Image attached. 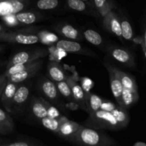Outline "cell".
<instances>
[{
  "mask_svg": "<svg viewBox=\"0 0 146 146\" xmlns=\"http://www.w3.org/2000/svg\"><path fill=\"white\" fill-rule=\"evenodd\" d=\"M58 5V0H38L36 6L39 9H53Z\"/></svg>",
  "mask_w": 146,
  "mask_h": 146,
  "instance_id": "28",
  "label": "cell"
},
{
  "mask_svg": "<svg viewBox=\"0 0 146 146\" xmlns=\"http://www.w3.org/2000/svg\"><path fill=\"white\" fill-rule=\"evenodd\" d=\"M56 87L57 89H58V91H59L60 94H61L63 96L68 98H73L71 89V88H70L69 84H68V82L66 81V80L57 82Z\"/></svg>",
  "mask_w": 146,
  "mask_h": 146,
  "instance_id": "25",
  "label": "cell"
},
{
  "mask_svg": "<svg viewBox=\"0 0 146 146\" xmlns=\"http://www.w3.org/2000/svg\"><path fill=\"white\" fill-rule=\"evenodd\" d=\"M110 76V82H111V88L112 94L114 98L116 100L117 103L119 106L123 108L122 102V93L123 90V86L122 85L121 80L114 71V68H112L110 66H107Z\"/></svg>",
  "mask_w": 146,
  "mask_h": 146,
  "instance_id": "5",
  "label": "cell"
},
{
  "mask_svg": "<svg viewBox=\"0 0 146 146\" xmlns=\"http://www.w3.org/2000/svg\"><path fill=\"white\" fill-rule=\"evenodd\" d=\"M43 103L45 105L46 108L47 113H48V116L50 117V118H58L60 116V113L58 112V110L55 108V107L49 105L48 103L46 102V101H42Z\"/></svg>",
  "mask_w": 146,
  "mask_h": 146,
  "instance_id": "30",
  "label": "cell"
},
{
  "mask_svg": "<svg viewBox=\"0 0 146 146\" xmlns=\"http://www.w3.org/2000/svg\"><path fill=\"white\" fill-rule=\"evenodd\" d=\"M46 56V53L44 50H36L31 51H21L16 54L8 63L7 68L15 64H25L30 61L39 59Z\"/></svg>",
  "mask_w": 146,
  "mask_h": 146,
  "instance_id": "2",
  "label": "cell"
},
{
  "mask_svg": "<svg viewBox=\"0 0 146 146\" xmlns=\"http://www.w3.org/2000/svg\"><path fill=\"white\" fill-rule=\"evenodd\" d=\"M16 19L19 22L24 24H31L36 21L37 17L32 12H19L15 14Z\"/></svg>",
  "mask_w": 146,
  "mask_h": 146,
  "instance_id": "21",
  "label": "cell"
},
{
  "mask_svg": "<svg viewBox=\"0 0 146 146\" xmlns=\"http://www.w3.org/2000/svg\"><path fill=\"white\" fill-rule=\"evenodd\" d=\"M56 47L58 49L69 53L79 52L82 49L79 43L67 40H60L57 41Z\"/></svg>",
  "mask_w": 146,
  "mask_h": 146,
  "instance_id": "15",
  "label": "cell"
},
{
  "mask_svg": "<svg viewBox=\"0 0 146 146\" xmlns=\"http://www.w3.org/2000/svg\"><path fill=\"white\" fill-rule=\"evenodd\" d=\"M0 145H1V144H0Z\"/></svg>",
  "mask_w": 146,
  "mask_h": 146,
  "instance_id": "43",
  "label": "cell"
},
{
  "mask_svg": "<svg viewBox=\"0 0 146 146\" xmlns=\"http://www.w3.org/2000/svg\"><path fill=\"white\" fill-rule=\"evenodd\" d=\"M91 115L95 121H98L101 125L107 128H110L111 129H118L122 128L111 111L99 109L96 112L91 113Z\"/></svg>",
  "mask_w": 146,
  "mask_h": 146,
  "instance_id": "3",
  "label": "cell"
},
{
  "mask_svg": "<svg viewBox=\"0 0 146 146\" xmlns=\"http://www.w3.org/2000/svg\"><path fill=\"white\" fill-rule=\"evenodd\" d=\"M105 24L112 33L118 37L122 36V30H121V22L116 16L113 13L111 12L106 16Z\"/></svg>",
  "mask_w": 146,
  "mask_h": 146,
  "instance_id": "11",
  "label": "cell"
},
{
  "mask_svg": "<svg viewBox=\"0 0 146 146\" xmlns=\"http://www.w3.org/2000/svg\"><path fill=\"white\" fill-rule=\"evenodd\" d=\"M141 44H142L143 47L144 51H146V29L145 30V32L143 34V38L142 41H141Z\"/></svg>",
  "mask_w": 146,
  "mask_h": 146,
  "instance_id": "37",
  "label": "cell"
},
{
  "mask_svg": "<svg viewBox=\"0 0 146 146\" xmlns=\"http://www.w3.org/2000/svg\"><path fill=\"white\" fill-rule=\"evenodd\" d=\"M83 1H88V0H83Z\"/></svg>",
  "mask_w": 146,
  "mask_h": 146,
  "instance_id": "42",
  "label": "cell"
},
{
  "mask_svg": "<svg viewBox=\"0 0 146 146\" xmlns=\"http://www.w3.org/2000/svg\"><path fill=\"white\" fill-rule=\"evenodd\" d=\"M0 124L9 132L12 131L14 129V122L12 118L1 108H0Z\"/></svg>",
  "mask_w": 146,
  "mask_h": 146,
  "instance_id": "24",
  "label": "cell"
},
{
  "mask_svg": "<svg viewBox=\"0 0 146 146\" xmlns=\"http://www.w3.org/2000/svg\"><path fill=\"white\" fill-rule=\"evenodd\" d=\"M61 33L66 38H70V39H77L79 36L78 30L76 29L74 27L69 24L64 25L61 28Z\"/></svg>",
  "mask_w": 146,
  "mask_h": 146,
  "instance_id": "26",
  "label": "cell"
},
{
  "mask_svg": "<svg viewBox=\"0 0 146 146\" xmlns=\"http://www.w3.org/2000/svg\"><path fill=\"white\" fill-rule=\"evenodd\" d=\"M106 1L107 0H94V4L98 9H102L105 6Z\"/></svg>",
  "mask_w": 146,
  "mask_h": 146,
  "instance_id": "36",
  "label": "cell"
},
{
  "mask_svg": "<svg viewBox=\"0 0 146 146\" xmlns=\"http://www.w3.org/2000/svg\"><path fill=\"white\" fill-rule=\"evenodd\" d=\"M9 133H10L9 131L7 129H6L4 126H2V125L0 124V134H3V135H4V134H8Z\"/></svg>",
  "mask_w": 146,
  "mask_h": 146,
  "instance_id": "38",
  "label": "cell"
},
{
  "mask_svg": "<svg viewBox=\"0 0 146 146\" xmlns=\"http://www.w3.org/2000/svg\"><path fill=\"white\" fill-rule=\"evenodd\" d=\"M24 8V3L20 0H0V17L16 14Z\"/></svg>",
  "mask_w": 146,
  "mask_h": 146,
  "instance_id": "7",
  "label": "cell"
},
{
  "mask_svg": "<svg viewBox=\"0 0 146 146\" xmlns=\"http://www.w3.org/2000/svg\"><path fill=\"white\" fill-rule=\"evenodd\" d=\"M41 91L48 98L55 100L58 97V89L53 81L45 79L41 83Z\"/></svg>",
  "mask_w": 146,
  "mask_h": 146,
  "instance_id": "14",
  "label": "cell"
},
{
  "mask_svg": "<svg viewBox=\"0 0 146 146\" xmlns=\"http://www.w3.org/2000/svg\"><path fill=\"white\" fill-rule=\"evenodd\" d=\"M31 111L33 114L38 119L48 116L46 108L42 101L34 99L31 103Z\"/></svg>",
  "mask_w": 146,
  "mask_h": 146,
  "instance_id": "18",
  "label": "cell"
},
{
  "mask_svg": "<svg viewBox=\"0 0 146 146\" xmlns=\"http://www.w3.org/2000/svg\"><path fill=\"white\" fill-rule=\"evenodd\" d=\"M116 106H115L113 103L111 102V101H103L100 109L104 110V111H111Z\"/></svg>",
  "mask_w": 146,
  "mask_h": 146,
  "instance_id": "31",
  "label": "cell"
},
{
  "mask_svg": "<svg viewBox=\"0 0 146 146\" xmlns=\"http://www.w3.org/2000/svg\"><path fill=\"white\" fill-rule=\"evenodd\" d=\"M42 64L43 61L41 58H39V59L36 60V62L34 63L31 66H30L29 68H27V69L8 76L7 77V80L15 83L23 82V81H26V80L28 79V78H31V77H33L34 76H35L36 74L37 73V71H38V70H39V68H41Z\"/></svg>",
  "mask_w": 146,
  "mask_h": 146,
  "instance_id": "6",
  "label": "cell"
},
{
  "mask_svg": "<svg viewBox=\"0 0 146 146\" xmlns=\"http://www.w3.org/2000/svg\"><path fill=\"white\" fill-rule=\"evenodd\" d=\"M7 83V76L4 74L0 75V98Z\"/></svg>",
  "mask_w": 146,
  "mask_h": 146,
  "instance_id": "34",
  "label": "cell"
},
{
  "mask_svg": "<svg viewBox=\"0 0 146 146\" xmlns=\"http://www.w3.org/2000/svg\"><path fill=\"white\" fill-rule=\"evenodd\" d=\"M139 98L138 91L124 88L122 93V102L123 108H129L138 101Z\"/></svg>",
  "mask_w": 146,
  "mask_h": 146,
  "instance_id": "16",
  "label": "cell"
},
{
  "mask_svg": "<svg viewBox=\"0 0 146 146\" xmlns=\"http://www.w3.org/2000/svg\"><path fill=\"white\" fill-rule=\"evenodd\" d=\"M4 145L7 146H29L32 145V144L27 142H24V141H18V142L11 143H7Z\"/></svg>",
  "mask_w": 146,
  "mask_h": 146,
  "instance_id": "35",
  "label": "cell"
},
{
  "mask_svg": "<svg viewBox=\"0 0 146 146\" xmlns=\"http://www.w3.org/2000/svg\"><path fill=\"white\" fill-rule=\"evenodd\" d=\"M103 101L104 100L101 97L96 94H88V95L86 96V103L87 107L89 108L91 113L100 109Z\"/></svg>",
  "mask_w": 146,
  "mask_h": 146,
  "instance_id": "19",
  "label": "cell"
},
{
  "mask_svg": "<svg viewBox=\"0 0 146 146\" xmlns=\"http://www.w3.org/2000/svg\"><path fill=\"white\" fill-rule=\"evenodd\" d=\"M94 84L93 81L91 79L88 78H83L82 79V88L84 90V91H89L91 87L93 86Z\"/></svg>",
  "mask_w": 146,
  "mask_h": 146,
  "instance_id": "32",
  "label": "cell"
},
{
  "mask_svg": "<svg viewBox=\"0 0 146 146\" xmlns=\"http://www.w3.org/2000/svg\"><path fill=\"white\" fill-rule=\"evenodd\" d=\"M45 41V42L48 43H54L58 41V37L54 34H51V33H45L44 34V38H43Z\"/></svg>",
  "mask_w": 146,
  "mask_h": 146,
  "instance_id": "33",
  "label": "cell"
},
{
  "mask_svg": "<svg viewBox=\"0 0 146 146\" xmlns=\"http://www.w3.org/2000/svg\"><path fill=\"white\" fill-rule=\"evenodd\" d=\"M114 71L121 80L124 88L131 90V91H138L137 84L135 83V79L133 77H131L128 74H125V73L123 72V71L116 69V68H114Z\"/></svg>",
  "mask_w": 146,
  "mask_h": 146,
  "instance_id": "13",
  "label": "cell"
},
{
  "mask_svg": "<svg viewBox=\"0 0 146 146\" xmlns=\"http://www.w3.org/2000/svg\"><path fill=\"white\" fill-rule=\"evenodd\" d=\"M19 86V83L12 82L7 80V83L1 96V102L7 111H11V105L12 104L13 97Z\"/></svg>",
  "mask_w": 146,
  "mask_h": 146,
  "instance_id": "8",
  "label": "cell"
},
{
  "mask_svg": "<svg viewBox=\"0 0 146 146\" xmlns=\"http://www.w3.org/2000/svg\"><path fill=\"white\" fill-rule=\"evenodd\" d=\"M68 7L77 11H84L86 8V4L83 0H67Z\"/></svg>",
  "mask_w": 146,
  "mask_h": 146,
  "instance_id": "29",
  "label": "cell"
},
{
  "mask_svg": "<svg viewBox=\"0 0 146 146\" xmlns=\"http://www.w3.org/2000/svg\"><path fill=\"white\" fill-rule=\"evenodd\" d=\"M2 50H3V46H2L0 45V52H1V51H2Z\"/></svg>",
  "mask_w": 146,
  "mask_h": 146,
  "instance_id": "41",
  "label": "cell"
},
{
  "mask_svg": "<svg viewBox=\"0 0 146 146\" xmlns=\"http://www.w3.org/2000/svg\"><path fill=\"white\" fill-rule=\"evenodd\" d=\"M48 74L50 76L54 81L56 82H59V81H64L66 80L65 74L64 71H62L61 67L56 64H51L48 65Z\"/></svg>",
  "mask_w": 146,
  "mask_h": 146,
  "instance_id": "20",
  "label": "cell"
},
{
  "mask_svg": "<svg viewBox=\"0 0 146 146\" xmlns=\"http://www.w3.org/2000/svg\"><path fill=\"white\" fill-rule=\"evenodd\" d=\"M122 36L126 40H132L133 36V31L129 21L126 19L122 20L121 22Z\"/></svg>",
  "mask_w": 146,
  "mask_h": 146,
  "instance_id": "27",
  "label": "cell"
},
{
  "mask_svg": "<svg viewBox=\"0 0 146 146\" xmlns=\"http://www.w3.org/2000/svg\"><path fill=\"white\" fill-rule=\"evenodd\" d=\"M68 84H69L70 88L71 89V92H72L73 98L77 101L79 102V104L81 106H83L86 110H87V105L86 103V96L85 93H84V89L80 85H78L77 83H76L72 78H66Z\"/></svg>",
  "mask_w": 146,
  "mask_h": 146,
  "instance_id": "9",
  "label": "cell"
},
{
  "mask_svg": "<svg viewBox=\"0 0 146 146\" xmlns=\"http://www.w3.org/2000/svg\"><path fill=\"white\" fill-rule=\"evenodd\" d=\"M29 96V88L27 86L22 85L18 87L15 94L13 97L12 104L21 105L27 101Z\"/></svg>",
  "mask_w": 146,
  "mask_h": 146,
  "instance_id": "17",
  "label": "cell"
},
{
  "mask_svg": "<svg viewBox=\"0 0 146 146\" xmlns=\"http://www.w3.org/2000/svg\"><path fill=\"white\" fill-rule=\"evenodd\" d=\"M41 123L46 128L54 132L58 131L61 122V121H60L58 118H53L48 116L41 118Z\"/></svg>",
  "mask_w": 146,
  "mask_h": 146,
  "instance_id": "23",
  "label": "cell"
},
{
  "mask_svg": "<svg viewBox=\"0 0 146 146\" xmlns=\"http://www.w3.org/2000/svg\"><path fill=\"white\" fill-rule=\"evenodd\" d=\"M2 33V27H1V25L0 24V34Z\"/></svg>",
  "mask_w": 146,
  "mask_h": 146,
  "instance_id": "40",
  "label": "cell"
},
{
  "mask_svg": "<svg viewBox=\"0 0 146 146\" xmlns=\"http://www.w3.org/2000/svg\"><path fill=\"white\" fill-rule=\"evenodd\" d=\"M111 56L117 61L128 65H133L134 61L132 55L128 51L122 48H114L111 51Z\"/></svg>",
  "mask_w": 146,
  "mask_h": 146,
  "instance_id": "12",
  "label": "cell"
},
{
  "mask_svg": "<svg viewBox=\"0 0 146 146\" xmlns=\"http://www.w3.org/2000/svg\"><path fill=\"white\" fill-rule=\"evenodd\" d=\"M78 143L87 145H105L113 144L112 140L96 130L80 125L77 132L72 137Z\"/></svg>",
  "mask_w": 146,
  "mask_h": 146,
  "instance_id": "1",
  "label": "cell"
},
{
  "mask_svg": "<svg viewBox=\"0 0 146 146\" xmlns=\"http://www.w3.org/2000/svg\"><path fill=\"white\" fill-rule=\"evenodd\" d=\"M79 127L80 125L76 123L70 121H65L64 122H61L57 133L63 137L72 138L74 134L77 132Z\"/></svg>",
  "mask_w": 146,
  "mask_h": 146,
  "instance_id": "10",
  "label": "cell"
},
{
  "mask_svg": "<svg viewBox=\"0 0 146 146\" xmlns=\"http://www.w3.org/2000/svg\"><path fill=\"white\" fill-rule=\"evenodd\" d=\"M0 41L15 42L24 45H31L38 42L39 41V37L31 34L27 35L22 34H9L2 32L0 34Z\"/></svg>",
  "mask_w": 146,
  "mask_h": 146,
  "instance_id": "4",
  "label": "cell"
},
{
  "mask_svg": "<svg viewBox=\"0 0 146 146\" xmlns=\"http://www.w3.org/2000/svg\"><path fill=\"white\" fill-rule=\"evenodd\" d=\"M133 146H146V143L144 142H136L135 143L133 144Z\"/></svg>",
  "mask_w": 146,
  "mask_h": 146,
  "instance_id": "39",
  "label": "cell"
},
{
  "mask_svg": "<svg viewBox=\"0 0 146 146\" xmlns=\"http://www.w3.org/2000/svg\"><path fill=\"white\" fill-rule=\"evenodd\" d=\"M84 34L86 39L91 44L96 46H98L102 44V36L97 31L92 29H88L84 31Z\"/></svg>",
  "mask_w": 146,
  "mask_h": 146,
  "instance_id": "22",
  "label": "cell"
}]
</instances>
